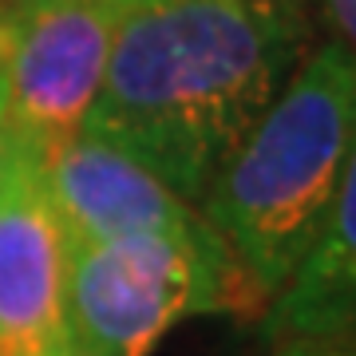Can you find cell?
Returning <instances> with one entry per match:
<instances>
[{
  "instance_id": "6da1fadb",
  "label": "cell",
  "mask_w": 356,
  "mask_h": 356,
  "mask_svg": "<svg viewBox=\"0 0 356 356\" xmlns=\"http://www.w3.org/2000/svg\"><path fill=\"white\" fill-rule=\"evenodd\" d=\"M297 64L301 20L289 0H119L83 131L198 210Z\"/></svg>"
},
{
  "instance_id": "7a4b0ae2",
  "label": "cell",
  "mask_w": 356,
  "mask_h": 356,
  "mask_svg": "<svg viewBox=\"0 0 356 356\" xmlns=\"http://www.w3.org/2000/svg\"><path fill=\"white\" fill-rule=\"evenodd\" d=\"M353 151L356 56L321 44L293 67L198 202L266 305L317 242Z\"/></svg>"
},
{
  "instance_id": "3957f363",
  "label": "cell",
  "mask_w": 356,
  "mask_h": 356,
  "mask_svg": "<svg viewBox=\"0 0 356 356\" xmlns=\"http://www.w3.org/2000/svg\"><path fill=\"white\" fill-rule=\"evenodd\" d=\"M266 301L229 245L198 214L166 234L72 242L67 325L88 356H151L191 317L250 313Z\"/></svg>"
},
{
  "instance_id": "277c9868",
  "label": "cell",
  "mask_w": 356,
  "mask_h": 356,
  "mask_svg": "<svg viewBox=\"0 0 356 356\" xmlns=\"http://www.w3.org/2000/svg\"><path fill=\"white\" fill-rule=\"evenodd\" d=\"M119 0H28L0 16L4 135L48 159L83 131L111 56Z\"/></svg>"
},
{
  "instance_id": "5b68a950",
  "label": "cell",
  "mask_w": 356,
  "mask_h": 356,
  "mask_svg": "<svg viewBox=\"0 0 356 356\" xmlns=\"http://www.w3.org/2000/svg\"><path fill=\"white\" fill-rule=\"evenodd\" d=\"M67 242L44 182V154L4 135L0 159V356H56L72 344Z\"/></svg>"
},
{
  "instance_id": "8992f818",
  "label": "cell",
  "mask_w": 356,
  "mask_h": 356,
  "mask_svg": "<svg viewBox=\"0 0 356 356\" xmlns=\"http://www.w3.org/2000/svg\"><path fill=\"white\" fill-rule=\"evenodd\" d=\"M44 182L67 242L166 234L198 218V210L182 202L163 178L88 131L44 159Z\"/></svg>"
},
{
  "instance_id": "52a82bcc",
  "label": "cell",
  "mask_w": 356,
  "mask_h": 356,
  "mask_svg": "<svg viewBox=\"0 0 356 356\" xmlns=\"http://www.w3.org/2000/svg\"><path fill=\"white\" fill-rule=\"evenodd\" d=\"M269 344L356 348V151L341 178L317 242L285 289L269 301Z\"/></svg>"
},
{
  "instance_id": "ba28073f",
  "label": "cell",
  "mask_w": 356,
  "mask_h": 356,
  "mask_svg": "<svg viewBox=\"0 0 356 356\" xmlns=\"http://www.w3.org/2000/svg\"><path fill=\"white\" fill-rule=\"evenodd\" d=\"M332 28L341 32V44L356 56V0H325Z\"/></svg>"
},
{
  "instance_id": "9c48e42d",
  "label": "cell",
  "mask_w": 356,
  "mask_h": 356,
  "mask_svg": "<svg viewBox=\"0 0 356 356\" xmlns=\"http://www.w3.org/2000/svg\"><path fill=\"white\" fill-rule=\"evenodd\" d=\"M269 356H356V348H325V344H297V341H281L273 344Z\"/></svg>"
},
{
  "instance_id": "30bf717a",
  "label": "cell",
  "mask_w": 356,
  "mask_h": 356,
  "mask_svg": "<svg viewBox=\"0 0 356 356\" xmlns=\"http://www.w3.org/2000/svg\"><path fill=\"white\" fill-rule=\"evenodd\" d=\"M0 159H4V76H0Z\"/></svg>"
},
{
  "instance_id": "8fae6325",
  "label": "cell",
  "mask_w": 356,
  "mask_h": 356,
  "mask_svg": "<svg viewBox=\"0 0 356 356\" xmlns=\"http://www.w3.org/2000/svg\"><path fill=\"white\" fill-rule=\"evenodd\" d=\"M20 4H28V0H0V16L13 13V8H20Z\"/></svg>"
},
{
  "instance_id": "7c38bea8",
  "label": "cell",
  "mask_w": 356,
  "mask_h": 356,
  "mask_svg": "<svg viewBox=\"0 0 356 356\" xmlns=\"http://www.w3.org/2000/svg\"><path fill=\"white\" fill-rule=\"evenodd\" d=\"M56 356H88V353H83V348H76V344H67V348H60Z\"/></svg>"
}]
</instances>
